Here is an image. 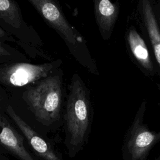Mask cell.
<instances>
[{"instance_id": "obj_1", "label": "cell", "mask_w": 160, "mask_h": 160, "mask_svg": "<svg viewBox=\"0 0 160 160\" xmlns=\"http://www.w3.org/2000/svg\"><path fill=\"white\" fill-rule=\"evenodd\" d=\"M23 98L36 119L44 125H50L59 117L61 80L58 75L43 78L38 84L29 88Z\"/></svg>"}, {"instance_id": "obj_2", "label": "cell", "mask_w": 160, "mask_h": 160, "mask_svg": "<svg viewBox=\"0 0 160 160\" xmlns=\"http://www.w3.org/2000/svg\"><path fill=\"white\" fill-rule=\"evenodd\" d=\"M88 91L78 74H74L69 87L66 121L69 143L74 147L81 145L89 126L90 106Z\"/></svg>"}, {"instance_id": "obj_3", "label": "cell", "mask_w": 160, "mask_h": 160, "mask_svg": "<svg viewBox=\"0 0 160 160\" xmlns=\"http://www.w3.org/2000/svg\"><path fill=\"white\" fill-rule=\"evenodd\" d=\"M45 21L62 38L71 49L83 42L79 32L69 23L58 6L50 0H29Z\"/></svg>"}, {"instance_id": "obj_4", "label": "cell", "mask_w": 160, "mask_h": 160, "mask_svg": "<svg viewBox=\"0 0 160 160\" xmlns=\"http://www.w3.org/2000/svg\"><path fill=\"white\" fill-rule=\"evenodd\" d=\"M54 64L14 63L0 69V81L7 86H23L48 77Z\"/></svg>"}, {"instance_id": "obj_5", "label": "cell", "mask_w": 160, "mask_h": 160, "mask_svg": "<svg viewBox=\"0 0 160 160\" xmlns=\"http://www.w3.org/2000/svg\"><path fill=\"white\" fill-rule=\"evenodd\" d=\"M6 111L15 124L19 127L24 136L28 139L33 149L44 160H60L50 146L33 129L26 123L9 106Z\"/></svg>"}, {"instance_id": "obj_6", "label": "cell", "mask_w": 160, "mask_h": 160, "mask_svg": "<svg viewBox=\"0 0 160 160\" xmlns=\"http://www.w3.org/2000/svg\"><path fill=\"white\" fill-rule=\"evenodd\" d=\"M0 144L21 160H35L25 148L22 137L1 113Z\"/></svg>"}, {"instance_id": "obj_7", "label": "cell", "mask_w": 160, "mask_h": 160, "mask_svg": "<svg viewBox=\"0 0 160 160\" xmlns=\"http://www.w3.org/2000/svg\"><path fill=\"white\" fill-rule=\"evenodd\" d=\"M157 139V135L142 126L134 128L128 144V149L133 160L143 156Z\"/></svg>"}, {"instance_id": "obj_8", "label": "cell", "mask_w": 160, "mask_h": 160, "mask_svg": "<svg viewBox=\"0 0 160 160\" xmlns=\"http://www.w3.org/2000/svg\"><path fill=\"white\" fill-rule=\"evenodd\" d=\"M94 11L99 30L102 34H106L115 21L117 7L109 0H101L96 2Z\"/></svg>"}, {"instance_id": "obj_9", "label": "cell", "mask_w": 160, "mask_h": 160, "mask_svg": "<svg viewBox=\"0 0 160 160\" xmlns=\"http://www.w3.org/2000/svg\"><path fill=\"white\" fill-rule=\"evenodd\" d=\"M142 9L147 31L156 61L160 66V31L152 7L148 1L144 0L142 2Z\"/></svg>"}, {"instance_id": "obj_10", "label": "cell", "mask_w": 160, "mask_h": 160, "mask_svg": "<svg viewBox=\"0 0 160 160\" xmlns=\"http://www.w3.org/2000/svg\"><path fill=\"white\" fill-rule=\"evenodd\" d=\"M128 41L131 51L136 60L147 70L153 69L148 49L143 39L134 29L129 31Z\"/></svg>"}, {"instance_id": "obj_11", "label": "cell", "mask_w": 160, "mask_h": 160, "mask_svg": "<svg viewBox=\"0 0 160 160\" xmlns=\"http://www.w3.org/2000/svg\"><path fill=\"white\" fill-rule=\"evenodd\" d=\"M0 18L15 28L21 26L20 11L15 1L0 0Z\"/></svg>"}, {"instance_id": "obj_12", "label": "cell", "mask_w": 160, "mask_h": 160, "mask_svg": "<svg viewBox=\"0 0 160 160\" xmlns=\"http://www.w3.org/2000/svg\"><path fill=\"white\" fill-rule=\"evenodd\" d=\"M9 55H10L9 52L0 43V56H9Z\"/></svg>"}, {"instance_id": "obj_13", "label": "cell", "mask_w": 160, "mask_h": 160, "mask_svg": "<svg viewBox=\"0 0 160 160\" xmlns=\"http://www.w3.org/2000/svg\"><path fill=\"white\" fill-rule=\"evenodd\" d=\"M5 36V32L4 31H3V29H2L1 28H0V38H2Z\"/></svg>"}]
</instances>
